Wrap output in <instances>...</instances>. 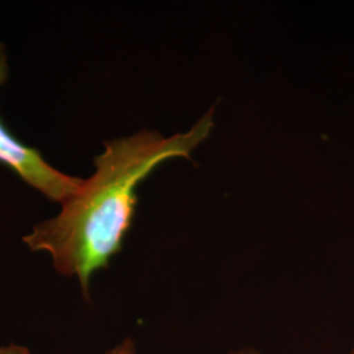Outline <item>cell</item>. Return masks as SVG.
<instances>
[{"mask_svg": "<svg viewBox=\"0 0 354 354\" xmlns=\"http://www.w3.org/2000/svg\"><path fill=\"white\" fill-rule=\"evenodd\" d=\"M136 342H133L130 337L125 339L124 342H120L118 345H115L113 349H111L106 354H136ZM230 354H260L256 349L253 348H244L236 352H231Z\"/></svg>", "mask_w": 354, "mask_h": 354, "instance_id": "3957f363", "label": "cell"}, {"mask_svg": "<svg viewBox=\"0 0 354 354\" xmlns=\"http://www.w3.org/2000/svg\"><path fill=\"white\" fill-rule=\"evenodd\" d=\"M0 354H32L30 351L26 348V346H21V345H17V344H11V345H6V346H0Z\"/></svg>", "mask_w": 354, "mask_h": 354, "instance_id": "277c9868", "label": "cell"}, {"mask_svg": "<svg viewBox=\"0 0 354 354\" xmlns=\"http://www.w3.org/2000/svg\"><path fill=\"white\" fill-rule=\"evenodd\" d=\"M213 127L210 111L185 133L165 137L142 130L105 142L104 151L93 160V175L83 178L75 194L61 205L59 214L35 226L23 241L33 252L49 253L55 270L77 279L88 301L91 279L122 250L140 183L169 159H189Z\"/></svg>", "mask_w": 354, "mask_h": 354, "instance_id": "6da1fadb", "label": "cell"}, {"mask_svg": "<svg viewBox=\"0 0 354 354\" xmlns=\"http://www.w3.org/2000/svg\"><path fill=\"white\" fill-rule=\"evenodd\" d=\"M351 354H354V346H353V349H352V352H351Z\"/></svg>", "mask_w": 354, "mask_h": 354, "instance_id": "5b68a950", "label": "cell"}, {"mask_svg": "<svg viewBox=\"0 0 354 354\" xmlns=\"http://www.w3.org/2000/svg\"><path fill=\"white\" fill-rule=\"evenodd\" d=\"M8 77L4 46L0 44V86ZM0 165L11 168L28 185L54 203L67 201L79 189L83 178L70 176L49 165L41 152L15 138L0 121Z\"/></svg>", "mask_w": 354, "mask_h": 354, "instance_id": "7a4b0ae2", "label": "cell"}]
</instances>
